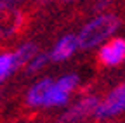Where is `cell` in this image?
<instances>
[{
	"label": "cell",
	"instance_id": "cell-1",
	"mask_svg": "<svg viewBox=\"0 0 125 123\" xmlns=\"http://www.w3.org/2000/svg\"><path fill=\"white\" fill-rule=\"evenodd\" d=\"M120 26V19L115 14H103V16L92 19L89 24L82 28L78 35V47L80 49H90L96 47L97 43L111 37Z\"/></svg>",
	"mask_w": 125,
	"mask_h": 123
},
{
	"label": "cell",
	"instance_id": "cell-2",
	"mask_svg": "<svg viewBox=\"0 0 125 123\" xmlns=\"http://www.w3.org/2000/svg\"><path fill=\"white\" fill-rule=\"evenodd\" d=\"M24 24L23 12L9 4L0 2V38H10L19 31Z\"/></svg>",
	"mask_w": 125,
	"mask_h": 123
},
{
	"label": "cell",
	"instance_id": "cell-3",
	"mask_svg": "<svg viewBox=\"0 0 125 123\" xmlns=\"http://www.w3.org/2000/svg\"><path fill=\"white\" fill-rule=\"evenodd\" d=\"M76 83H78L76 75H66L62 78H59L57 82H54L43 106H61V104H64L70 97V92L76 87Z\"/></svg>",
	"mask_w": 125,
	"mask_h": 123
},
{
	"label": "cell",
	"instance_id": "cell-4",
	"mask_svg": "<svg viewBox=\"0 0 125 123\" xmlns=\"http://www.w3.org/2000/svg\"><path fill=\"white\" fill-rule=\"evenodd\" d=\"M99 104L101 102H99L97 97H83L75 106H71L70 109L57 120V123H78V121L89 118L90 114H96Z\"/></svg>",
	"mask_w": 125,
	"mask_h": 123
},
{
	"label": "cell",
	"instance_id": "cell-5",
	"mask_svg": "<svg viewBox=\"0 0 125 123\" xmlns=\"http://www.w3.org/2000/svg\"><path fill=\"white\" fill-rule=\"evenodd\" d=\"M99 61L104 66H116L125 61V40L115 38L99 50Z\"/></svg>",
	"mask_w": 125,
	"mask_h": 123
},
{
	"label": "cell",
	"instance_id": "cell-6",
	"mask_svg": "<svg viewBox=\"0 0 125 123\" xmlns=\"http://www.w3.org/2000/svg\"><path fill=\"white\" fill-rule=\"evenodd\" d=\"M76 49H80V47H78V37H75V35H66V37H62V38L57 42V45L52 49L51 59H52V61H64V59L71 57Z\"/></svg>",
	"mask_w": 125,
	"mask_h": 123
},
{
	"label": "cell",
	"instance_id": "cell-7",
	"mask_svg": "<svg viewBox=\"0 0 125 123\" xmlns=\"http://www.w3.org/2000/svg\"><path fill=\"white\" fill-rule=\"evenodd\" d=\"M54 85V82L51 78H43L40 80L38 83H35L28 90V95H26V101L30 106H43L47 95H49V90L51 87Z\"/></svg>",
	"mask_w": 125,
	"mask_h": 123
},
{
	"label": "cell",
	"instance_id": "cell-8",
	"mask_svg": "<svg viewBox=\"0 0 125 123\" xmlns=\"http://www.w3.org/2000/svg\"><path fill=\"white\" fill-rule=\"evenodd\" d=\"M37 52H38V47L35 43H24L23 47H19L12 54V57H14V69L26 66L30 61L37 56Z\"/></svg>",
	"mask_w": 125,
	"mask_h": 123
},
{
	"label": "cell",
	"instance_id": "cell-9",
	"mask_svg": "<svg viewBox=\"0 0 125 123\" xmlns=\"http://www.w3.org/2000/svg\"><path fill=\"white\" fill-rule=\"evenodd\" d=\"M123 109H125V97H120V99H106L104 102L99 104L97 111H96V116L108 118V116L118 114Z\"/></svg>",
	"mask_w": 125,
	"mask_h": 123
},
{
	"label": "cell",
	"instance_id": "cell-10",
	"mask_svg": "<svg viewBox=\"0 0 125 123\" xmlns=\"http://www.w3.org/2000/svg\"><path fill=\"white\" fill-rule=\"evenodd\" d=\"M12 71H14V57H12V54H2L0 56V82H4Z\"/></svg>",
	"mask_w": 125,
	"mask_h": 123
},
{
	"label": "cell",
	"instance_id": "cell-11",
	"mask_svg": "<svg viewBox=\"0 0 125 123\" xmlns=\"http://www.w3.org/2000/svg\"><path fill=\"white\" fill-rule=\"evenodd\" d=\"M51 56H47V54H42V56H35L33 59L28 63V71L30 73H35V71H38L45 63H47V59H49Z\"/></svg>",
	"mask_w": 125,
	"mask_h": 123
},
{
	"label": "cell",
	"instance_id": "cell-12",
	"mask_svg": "<svg viewBox=\"0 0 125 123\" xmlns=\"http://www.w3.org/2000/svg\"><path fill=\"white\" fill-rule=\"evenodd\" d=\"M120 97H125V82L122 85H118L116 88H113L108 95V99H120Z\"/></svg>",
	"mask_w": 125,
	"mask_h": 123
},
{
	"label": "cell",
	"instance_id": "cell-13",
	"mask_svg": "<svg viewBox=\"0 0 125 123\" xmlns=\"http://www.w3.org/2000/svg\"><path fill=\"white\" fill-rule=\"evenodd\" d=\"M2 4H9V5H16V4H19L21 0H0Z\"/></svg>",
	"mask_w": 125,
	"mask_h": 123
},
{
	"label": "cell",
	"instance_id": "cell-14",
	"mask_svg": "<svg viewBox=\"0 0 125 123\" xmlns=\"http://www.w3.org/2000/svg\"><path fill=\"white\" fill-rule=\"evenodd\" d=\"M64 2H76V0H64Z\"/></svg>",
	"mask_w": 125,
	"mask_h": 123
}]
</instances>
